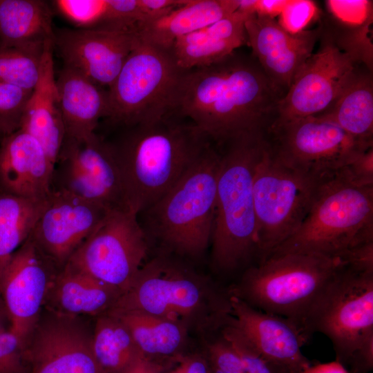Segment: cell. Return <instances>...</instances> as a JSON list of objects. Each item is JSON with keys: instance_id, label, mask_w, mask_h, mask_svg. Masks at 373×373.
Segmentation results:
<instances>
[{"instance_id": "obj_1", "label": "cell", "mask_w": 373, "mask_h": 373, "mask_svg": "<svg viewBox=\"0 0 373 373\" xmlns=\"http://www.w3.org/2000/svg\"><path fill=\"white\" fill-rule=\"evenodd\" d=\"M283 96L252 55L234 51L209 66L183 70L169 114L189 119L209 141L224 146L267 133Z\"/></svg>"}, {"instance_id": "obj_2", "label": "cell", "mask_w": 373, "mask_h": 373, "mask_svg": "<svg viewBox=\"0 0 373 373\" xmlns=\"http://www.w3.org/2000/svg\"><path fill=\"white\" fill-rule=\"evenodd\" d=\"M184 119L167 114L150 123L106 124L116 133L109 137L99 134L116 160L128 207L137 216L165 195L210 144Z\"/></svg>"}, {"instance_id": "obj_3", "label": "cell", "mask_w": 373, "mask_h": 373, "mask_svg": "<svg viewBox=\"0 0 373 373\" xmlns=\"http://www.w3.org/2000/svg\"><path fill=\"white\" fill-rule=\"evenodd\" d=\"M137 311L209 336L231 316L229 291L175 258L161 254L144 264L128 289L106 313Z\"/></svg>"}, {"instance_id": "obj_4", "label": "cell", "mask_w": 373, "mask_h": 373, "mask_svg": "<svg viewBox=\"0 0 373 373\" xmlns=\"http://www.w3.org/2000/svg\"><path fill=\"white\" fill-rule=\"evenodd\" d=\"M220 153L209 144L180 180L137 215L162 254L197 259L211 242Z\"/></svg>"}, {"instance_id": "obj_5", "label": "cell", "mask_w": 373, "mask_h": 373, "mask_svg": "<svg viewBox=\"0 0 373 373\" xmlns=\"http://www.w3.org/2000/svg\"><path fill=\"white\" fill-rule=\"evenodd\" d=\"M265 134L242 137L220 153L211 239L213 267L230 272L256 254L253 181Z\"/></svg>"}, {"instance_id": "obj_6", "label": "cell", "mask_w": 373, "mask_h": 373, "mask_svg": "<svg viewBox=\"0 0 373 373\" xmlns=\"http://www.w3.org/2000/svg\"><path fill=\"white\" fill-rule=\"evenodd\" d=\"M345 265L315 254H272L249 268L229 291L256 309L292 321L306 337L308 314Z\"/></svg>"}, {"instance_id": "obj_7", "label": "cell", "mask_w": 373, "mask_h": 373, "mask_svg": "<svg viewBox=\"0 0 373 373\" xmlns=\"http://www.w3.org/2000/svg\"><path fill=\"white\" fill-rule=\"evenodd\" d=\"M373 241V186L333 175L320 184L298 229L269 255L307 253L341 258Z\"/></svg>"}, {"instance_id": "obj_8", "label": "cell", "mask_w": 373, "mask_h": 373, "mask_svg": "<svg viewBox=\"0 0 373 373\" xmlns=\"http://www.w3.org/2000/svg\"><path fill=\"white\" fill-rule=\"evenodd\" d=\"M316 332L329 338L336 361L350 373L372 369L373 271L346 265L339 270L305 320L307 339Z\"/></svg>"}, {"instance_id": "obj_9", "label": "cell", "mask_w": 373, "mask_h": 373, "mask_svg": "<svg viewBox=\"0 0 373 373\" xmlns=\"http://www.w3.org/2000/svg\"><path fill=\"white\" fill-rule=\"evenodd\" d=\"M324 180L287 164L266 141L253 181L259 262L298 229Z\"/></svg>"}, {"instance_id": "obj_10", "label": "cell", "mask_w": 373, "mask_h": 373, "mask_svg": "<svg viewBox=\"0 0 373 373\" xmlns=\"http://www.w3.org/2000/svg\"><path fill=\"white\" fill-rule=\"evenodd\" d=\"M183 70L169 50L137 42L108 89L111 111L107 124L153 122L169 113Z\"/></svg>"}, {"instance_id": "obj_11", "label": "cell", "mask_w": 373, "mask_h": 373, "mask_svg": "<svg viewBox=\"0 0 373 373\" xmlns=\"http://www.w3.org/2000/svg\"><path fill=\"white\" fill-rule=\"evenodd\" d=\"M266 141L287 164L322 179L336 172L373 144L358 141L323 115L276 119Z\"/></svg>"}, {"instance_id": "obj_12", "label": "cell", "mask_w": 373, "mask_h": 373, "mask_svg": "<svg viewBox=\"0 0 373 373\" xmlns=\"http://www.w3.org/2000/svg\"><path fill=\"white\" fill-rule=\"evenodd\" d=\"M149 251L137 216L131 210L111 211L66 263L122 294L130 287Z\"/></svg>"}, {"instance_id": "obj_13", "label": "cell", "mask_w": 373, "mask_h": 373, "mask_svg": "<svg viewBox=\"0 0 373 373\" xmlns=\"http://www.w3.org/2000/svg\"><path fill=\"white\" fill-rule=\"evenodd\" d=\"M51 191L70 193L111 211L131 210L116 160L96 132L85 139L63 140L54 164Z\"/></svg>"}, {"instance_id": "obj_14", "label": "cell", "mask_w": 373, "mask_h": 373, "mask_svg": "<svg viewBox=\"0 0 373 373\" xmlns=\"http://www.w3.org/2000/svg\"><path fill=\"white\" fill-rule=\"evenodd\" d=\"M93 336L86 316L44 307L25 345L28 373H104L93 354Z\"/></svg>"}, {"instance_id": "obj_15", "label": "cell", "mask_w": 373, "mask_h": 373, "mask_svg": "<svg viewBox=\"0 0 373 373\" xmlns=\"http://www.w3.org/2000/svg\"><path fill=\"white\" fill-rule=\"evenodd\" d=\"M319 39V48L307 59L281 99L276 119L323 113L336 101L363 66L341 50L323 26Z\"/></svg>"}, {"instance_id": "obj_16", "label": "cell", "mask_w": 373, "mask_h": 373, "mask_svg": "<svg viewBox=\"0 0 373 373\" xmlns=\"http://www.w3.org/2000/svg\"><path fill=\"white\" fill-rule=\"evenodd\" d=\"M60 269L30 235L5 269L0 283L1 297L9 329L24 345L43 310L50 285Z\"/></svg>"}, {"instance_id": "obj_17", "label": "cell", "mask_w": 373, "mask_h": 373, "mask_svg": "<svg viewBox=\"0 0 373 373\" xmlns=\"http://www.w3.org/2000/svg\"><path fill=\"white\" fill-rule=\"evenodd\" d=\"M139 39L136 28L55 30L54 49L64 66L108 89Z\"/></svg>"}, {"instance_id": "obj_18", "label": "cell", "mask_w": 373, "mask_h": 373, "mask_svg": "<svg viewBox=\"0 0 373 373\" xmlns=\"http://www.w3.org/2000/svg\"><path fill=\"white\" fill-rule=\"evenodd\" d=\"M106 207L62 191H51L30 236L59 269L111 212Z\"/></svg>"}, {"instance_id": "obj_19", "label": "cell", "mask_w": 373, "mask_h": 373, "mask_svg": "<svg viewBox=\"0 0 373 373\" xmlns=\"http://www.w3.org/2000/svg\"><path fill=\"white\" fill-rule=\"evenodd\" d=\"M245 26L252 55L285 96L296 74L312 54L322 32L321 25L291 34L274 19L253 15L247 19Z\"/></svg>"}, {"instance_id": "obj_20", "label": "cell", "mask_w": 373, "mask_h": 373, "mask_svg": "<svg viewBox=\"0 0 373 373\" xmlns=\"http://www.w3.org/2000/svg\"><path fill=\"white\" fill-rule=\"evenodd\" d=\"M229 299L233 324L280 373H302L311 365L301 351L308 341L296 324L256 309L230 292Z\"/></svg>"}, {"instance_id": "obj_21", "label": "cell", "mask_w": 373, "mask_h": 373, "mask_svg": "<svg viewBox=\"0 0 373 373\" xmlns=\"http://www.w3.org/2000/svg\"><path fill=\"white\" fill-rule=\"evenodd\" d=\"M54 164L39 141L19 128L0 143V191L27 198L51 193Z\"/></svg>"}, {"instance_id": "obj_22", "label": "cell", "mask_w": 373, "mask_h": 373, "mask_svg": "<svg viewBox=\"0 0 373 373\" xmlns=\"http://www.w3.org/2000/svg\"><path fill=\"white\" fill-rule=\"evenodd\" d=\"M64 126V139L82 140L95 133L110 115L108 89L64 66L56 79Z\"/></svg>"}, {"instance_id": "obj_23", "label": "cell", "mask_w": 373, "mask_h": 373, "mask_svg": "<svg viewBox=\"0 0 373 373\" xmlns=\"http://www.w3.org/2000/svg\"><path fill=\"white\" fill-rule=\"evenodd\" d=\"M53 40L46 41L39 80L26 106L20 128L41 144L55 164L65 134L55 75Z\"/></svg>"}, {"instance_id": "obj_24", "label": "cell", "mask_w": 373, "mask_h": 373, "mask_svg": "<svg viewBox=\"0 0 373 373\" xmlns=\"http://www.w3.org/2000/svg\"><path fill=\"white\" fill-rule=\"evenodd\" d=\"M249 17L237 10L231 15L177 39L170 49L182 70L209 66L247 44L245 23Z\"/></svg>"}, {"instance_id": "obj_25", "label": "cell", "mask_w": 373, "mask_h": 373, "mask_svg": "<svg viewBox=\"0 0 373 373\" xmlns=\"http://www.w3.org/2000/svg\"><path fill=\"white\" fill-rule=\"evenodd\" d=\"M122 292L66 263L52 279L44 307L64 314L97 317L109 310Z\"/></svg>"}, {"instance_id": "obj_26", "label": "cell", "mask_w": 373, "mask_h": 373, "mask_svg": "<svg viewBox=\"0 0 373 373\" xmlns=\"http://www.w3.org/2000/svg\"><path fill=\"white\" fill-rule=\"evenodd\" d=\"M238 6V0H188L166 15L137 24V31L143 41L169 50L177 39L231 15Z\"/></svg>"}, {"instance_id": "obj_27", "label": "cell", "mask_w": 373, "mask_h": 373, "mask_svg": "<svg viewBox=\"0 0 373 373\" xmlns=\"http://www.w3.org/2000/svg\"><path fill=\"white\" fill-rule=\"evenodd\" d=\"M329 17L321 24L336 45L357 63L372 71L373 46L369 36L372 1H326Z\"/></svg>"}, {"instance_id": "obj_28", "label": "cell", "mask_w": 373, "mask_h": 373, "mask_svg": "<svg viewBox=\"0 0 373 373\" xmlns=\"http://www.w3.org/2000/svg\"><path fill=\"white\" fill-rule=\"evenodd\" d=\"M52 8L42 0H0V48L54 40Z\"/></svg>"}, {"instance_id": "obj_29", "label": "cell", "mask_w": 373, "mask_h": 373, "mask_svg": "<svg viewBox=\"0 0 373 373\" xmlns=\"http://www.w3.org/2000/svg\"><path fill=\"white\" fill-rule=\"evenodd\" d=\"M321 115L355 140L373 144L372 71L361 66L336 101Z\"/></svg>"}, {"instance_id": "obj_30", "label": "cell", "mask_w": 373, "mask_h": 373, "mask_svg": "<svg viewBox=\"0 0 373 373\" xmlns=\"http://www.w3.org/2000/svg\"><path fill=\"white\" fill-rule=\"evenodd\" d=\"M112 315L117 316L127 327L139 350L146 356L164 361L184 352L189 333L181 325L137 311Z\"/></svg>"}, {"instance_id": "obj_31", "label": "cell", "mask_w": 373, "mask_h": 373, "mask_svg": "<svg viewBox=\"0 0 373 373\" xmlns=\"http://www.w3.org/2000/svg\"><path fill=\"white\" fill-rule=\"evenodd\" d=\"M48 197L27 198L0 191V283L12 256L30 236Z\"/></svg>"}, {"instance_id": "obj_32", "label": "cell", "mask_w": 373, "mask_h": 373, "mask_svg": "<svg viewBox=\"0 0 373 373\" xmlns=\"http://www.w3.org/2000/svg\"><path fill=\"white\" fill-rule=\"evenodd\" d=\"M93 351L104 373H122L141 352L123 322L107 313L95 318Z\"/></svg>"}, {"instance_id": "obj_33", "label": "cell", "mask_w": 373, "mask_h": 373, "mask_svg": "<svg viewBox=\"0 0 373 373\" xmlns=\"http://www.w3.org/2000/svg\"><path fill=\"white\" fill-rule=\"evenodd\" d=\"M46 43L0 48V82L32 90L40 76Z\"/></svg>"}, {"instance_id": "obj_34", "label": "cell", "mask_w": 373, "mask_h": 373, "mask_svg": "<svg viewBox=\"0 0 373 373\" xmlns=\"http://www.w3.org/2000/svg\"><path fill=\"white\" fill-rule=\"evenodd\" d=\"M50 6L75 28L113 27L109 0H55Z\"/></svg>"}, {"instance_id": "obj_35", "label": "cell", "mask_w": 373, "mask_h": 373, "mask_svg": "<svg viewBox=\"0 0 373 373\" xmlns=\"http://www.w3.org/2000/svg\"><path fill=\"white\" fill-rule=\"evenodd\" d=\"M220 331L239 356L240 373H280L233 324L231 316Z\"/></svg>"}, {"instance_id": "obj_36", "label": "cell", "mask_w": 373, "mask_h": 373, "mask_svg": "<svg viewBox=\"0 0 373 373\" xmlns=\"http://www.w3.org/2000/svg\"><path fill=\"white\" fill-rule=\"evenodd\" d=\"M32 90L0 82V133L3 136L20 128Z\"/></svg>"}, {"instance_id": "obj_37", "label": "cell", "mask_w": 373, "mask_h": 373, "mask_svg": "<svg viewBox=\"0 0 373 373\" xmlns=\"http://www.w3.org/2000/svg\"><path fill=\"white\" fill-rule=\"evenodd\" d=\"M278 24L291 34L306 30L307 27L321 17L316 3L309 0H288L280 14Z\"/></svg>"}, {"instance_id": "obj_38", "label": "cell", "mask_w": 373, "mask_h": 373, "mask_svg": "<svg viewBox=\"0 0 373 373\" xmlns=\"http://www.w3.org/2000/svg\"><path fill=\"white\" fill-rule=\"evenodd\" d=\"M0 373H28L25 345L10 329L0 334Z\"/></svg>"}, {"instance_id": "obj_39", "label": "cell", "mask_w": 373, "mask_h": 373, "mask_svg": "<svg viewBox=\"0 0 373 373\" xmlns=\"http://www.w3.org/2000/svg\"><path fill=\"white\" fill-rule=\"evenodd\" d=\"M334 175L356 186H373V146L356 156Z\"/></svg>"}, {"instance_id": "obj_40", "label": "cell", "mask_w": 373, "mask_h": 373, "mask_svg": "<svg viewBox=\"0 0 373 373\" xmlns=\"http://www.w3.org/2000/svg\"><path fill=\"white\" fill-rule=\"evenodd\" d=\"M164 373H213L204 353H181L164 361Z\"/></svg>"}, {"instance_id": "obj_41", "label": "cell", "mask_w": 373, "mask_h": 373, "mask_svg": "<svg viewBox=\"0 0 373 373\" xmlns=\"http://www.w3.org/2000/svg\"><path fill=\"white\" fill-rule=\"evenodd\" d=\"M164 361L153 360L140 352L122 373H164Z\"/></svg>"}, {"instance_id": "obj_42", "label": "cell", "mask_w": 373, "mask_h": 373, "mask_svg": "<svg viewBox=\"0 0 373 373\" xmlns=\"http://www.w3.org/2000/svg\"><path fill=\"white\" fill-rule=\"evenodd\" d=\"M288 0H253L252 10L258 17L274 19L279 16Z\"/></svg>"}, {"instance_id": "obj_43", "label": "cell", "mask_w": 373, "mask_h": 373, "mask_svg": "<svg viewBox=\"0 0 373 373\" xmlns=\"http://www.w3.org/2000/svg\"><path fill=\"white\" fill-rule=\"evenodd\" d=\"M302 373H350L338 361L310 365Z\"/></svg>"}, {"instance_id": "obj_44", "label": "cell", "mask_w": 373, "mask_h": 373, "mask_svg": "<svg viewBox=\"0 0 373 373\" xmlns=\"http://www.w3.org/2000/svg\"><path fill=\"white\" fill-rule=\"evenodd\" d=\"M10 324L0 294V334L9 329Z\"/></svg>"}, {"instance_id": "obj_45", "label": "cell", "mask_w": 373, "mask_h": 373, "mask_svg": "<svg viewBox=\"0 0 373 373\" xmlns=\"http://www.w3.org/2000/svg\"><path fill=\"white\" fill-rule=\"evenodd\" d=\"M3 137L4 136L2 134L0 133V143H1V140H2V139L3 138Z\"/></svg>"}]
</instances>
